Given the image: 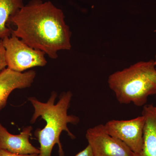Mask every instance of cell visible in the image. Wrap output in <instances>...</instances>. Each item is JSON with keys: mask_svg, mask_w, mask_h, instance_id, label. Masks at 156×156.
Listing matches in <instances>:
<instances>
[{"mask_svg": "<svg viewBox=\"0 0 156 156\" xmlns=\"http://www.w3.org/2000/svg\"><path fill=\"white\" fill-rule=\"evenodd\" d=\"M9 23L16 27L11 34L51 58L56 59L58 51L71 48V32L64 13L50 1L31 0L11 16Z\"/></svg>", "mask_w": 156, "mask_h": 156, "instance_id": "1", "label": "cell"}, {"mask_svg": "<svg viewBox=\"0 0 156 156\" xmlns=\"http://www.w3.org/2000/svg\"><path fill=\"white\" fill-rule=\"evenodd\" d=\"M72 96V93L70 91L64 92L56 104L54 103L57 94L55 92L52 93L46 103L39 101L35 97L28 98L34 108L30 123H34L39 117L46 122L43 129L38 128L35 131V136L40 144L39 156H51L53 148L56 144L58 146L59 156H64L59 139L62 131H66L72 139L75 138L67 127L69 123L76 125L80 122L79 117L68 114Z\"/></svg>", "mask_w": 156, "mask_h": 156, "instance_id": "2", "label": "cell"}, {"mask_svg": "<svg viewBox=\"0 0 156 156\" xmlns=\"http://www.w3.org/2000/svg\"><path fill=\"white\" fill-rule=\"evenodd\" d=\"M108 83L121 104L144 106L149 96L156 94V62H138L112 74Z\"/></svg>", "mask_w": 156, "mask_h": 156, "instance_id": "3", "label": "cell"}, {"mask_svg": "<svg viewBox=\"0 0 156 156\" xmlns=\"http://www.w3.org/2000/svg\"><path fill=\"white\" fill-rule=\"evenodd\" d=\"M8 68L18 72L47 64L45 53L31 48L14 35L2 40Z\"/></svg>", "mask_w": 156, "mask_h": 156, "instance_id": "4", "label": "cell"}, {"mask_svg": "<svg viewBox=\"0 0 156 156\" xmlns=\"http://www.w3.org/2000/svg\"><path fill=\"white\" fill-rule=\"evenodd\" d=\"M145 119L143 115L128 120H112L104 125L107 133L122 141L135 154L142 150Z\"/></svg>", "mask_w": 156, "mask_h": 156, "instance_id": "5", "label": "cell"}, {"mask_svg": "<svg viewBox=\"0 0 156 156\" xmlns=\"http://www.w3.org/2000/svg\"><path fill=\"white\" fill-rule=\"evenodd\" d=\"M86 136L94 156H135L125 143L107 133L102 124L88 129Z\"/></svg>", "mask_w": 156, "mask_h": 156, "instance_id": "6", "label": "cell"}, {"mask_svg": "<svg viewBox=\"0 0 156 156\" xmlns=\"http://www.w3.org/2000/svg\"><path fill=\"white\" fill-rule=\"evenodd\" d=\"M36 75V73L33 70L25 73L18 72L8 68L0 73V110L5 106L8 97L12 91L30 87Z\"/></svg>", "mask_w": 156, "mask_h": 156, "instance_id": "7", "label": "cell"}, {"mask_svg": "<svg viewBox=\"0 0 156 156\" xmlns=\"http://www.w3.org/2000/svg\"><path fill=\"white\" fill-rule=\"evenodd\" d=\"M33 128L30 126L23 128L20 134H11L0 123V149L20 155L39 154L40 149L30 142Z\"/></svg>", "mask_w": 156, "mask_h": 156, "instance_id": "8", "label": "cell"}, {"mask_svg": "<svg viewBox=\"0 0 156 156\" xmlns=\"http://www.w3.org/2000/svg\"><path fill=\"white\" fill-rule=\"evenodd\" d=\"M142 115L145 119L143 145L141 152L135 156H156V106L145 105Z\"/></svg>", "mask_w": 156, "mask_h": 156, "instance_id": "9", "label": "cell"}, {"mask_svg": "<svg viewBox=\"0 0 156 156\" xmlns=\"http://www.w3.org/2000/svg\"><path fill=\"white\" fill-rule=\"evenodd\" d=\"M24 5L23 0H0V39L11 36L9 19Z\"/></svg>", "mask_w": 156, "mask_h": 156, "instance_id": "10", "label": "cell"}, {"mask_svg": "<svg viewBox=\"0 0 156 156\" xmlns=\"http://www.w3.org/2000/svg\"><path fill=\"white\" fill-rule=\"evenodd\" d=\"M7 66L5 49L3 45L2 40L0 39V73L5 69V67Z\"/></svg>", "mask_w": 156, "mask_h": 156, "instance_id": "11", "label": "cell"}, {"mask_svg": "<svg viewBox=\"0 0 156 156\" xmlns=\"http://www.w3.org/2000/svg\"><path fill=\"white\" fill-rule=\"evenodd\" d=\"M0 156H39V154H17L11 153L5 150L0 149Z\"/></svg>", "mask_w": 156, "mask_h": 156, "instance_id": "12", "label": "cell"}, {"mask_svg": "<svg viewBox=\"0 0 156 156\" xmlns=\"http://www.w3.org/2000/svg\"><path fill=\"white\" fill-rule=\"evenodd\" d=\"M75 156H94L91 148L88 144L87 147L81 151L77 154Z\"/></svg>", "mask_w": 156, "mask_h": 156, "instance_id": "13", "label": "cell"}]
</instances>
